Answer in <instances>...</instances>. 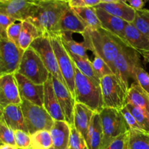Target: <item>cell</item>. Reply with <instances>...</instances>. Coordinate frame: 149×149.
Returning a JSON list of instances; mask_svg holds the SVG:
<instances>
[{
    "label": "cell",
    "mask_w": 149,
    "mask_h": 149,
    "mask_svg": "<svg viewBox=\"0 0 149 149\" xmlns=\"http://www.w3.org/2000/svg\"><path fill=\"white\" fill-rule=\"evenodd\" d=\"M81 36L87 50L93 52L95 57L102 58L113 74V63L125 42L102 27L95 29L87 28Z\"/></svg>",
    "instance_id": "cell-1"
},
{
    "label": "cell",
    "mask_w": 149,
    "mask_h": 149,
    "mask_svg": "<svg viewBox=\"0 0 149 149\" xmlns=\"http://www.w3.org/2000/svg\"><path fill=\"white\" fill-rule=\"evenodd\" d=\"M68 7H70L68 1L39 0L36 12L28 21L34 25L43 33L54 32Z\"/></svg>",
    "instance_id": "cell-2"
},
{
    "label": "cell",
    "mask_w": 149,
    "mask_h": 149,
    "mask_svg": "<svg viewBox=\"0 0 149 149\" xmlns=\"http://www.w3.org/2000/svg\"><path fill=\"white\" fill-rule=\"evenodd\" d=\"M75 101L100 113L104 109L100 84L88 78L75 65Z\"/></svg>",
    "instance_id": "cell-3"
},
{
    "label": "cell",
    "mask_w": 149,
    "mask_h": 149,
    "mask_svg": "<svg viewBox=\"0 0 149 149\" xmlns=\"http://www.w3.org/2000/svg\"><path fill=\"white\" fill-rule=\"evenodd\" d=\"M139 65H142L139 52L123 44L113 63V75L127 95L130 89L129 79H133L135 68Z\"/></svg>",
    "instance_id": "cell-4"
},
{
    "label": "cell",
    "mask_w": 149,
    "mask_h": 149,
    "mask_svg": "<svg viewBox=\"0 0 149 149\" xmlns=\"http://www.w3.org/2000/svg\"><path fill=\"white\" fill-rule=\"evenodd\" d=\"M103 128V140L100 149H106L111 143L130 131L122 111L104 108L100 113Z\"/></svg>",
    "instance_id": "cell-5"
},
{
    "label": "cell",
    "mask_w": 149,
    "mask_h": 149,
    "mask_svg": "<svg viewBox=\"0 0 149 149\" xmlns=\"http://www.w3.org/2000/svg\"><path fill=\"white\" fill-rule=\"evenodd\" d=\"M17 72L39 85H44L50 75L40 57L31 47L25 50Z\"/></svg>",
    "instance_id": "cell-6"
},
{
    "label": "cell",
    "mask_w": 149,
    "mask_h": 149,
    "mask_svg": "<svg viewBox=\"0 0 149 149\" xmlns=\"http://www.w3.org/2000/svg\"><path fill=\"white\" fill-rule=\"evenodd\" d=\"M49 35L61 74L68 90L75 99V66L74 62L64 47L60 35L54 32H50Z\"/></svg>",
    "instance_id": "cell-7"
},
{
    "label": "cell",
    "mask_w": 149,
    "mask_h": 149,
    "mask_svg": "<svg viewBox=\"0 0 149 149\" xmlns=\"http://www.w3.org/2000/svg\"><path fill=\"white\" fill-rule=\"evenodd\" d=\"M20 106L30 135L38 131H50L55 120L51 117L44 106L35 105L25 99H22Z\"/></svg>",
    "instance_id": "cell-8"
},
{
    "label": "cell",
    "mask_w": 149,
    "mask_h": 149,
    "mask_svg": "<svg viewBox=\"0 0 149 149\" xmlns=\"http://www.w3.org/2000/svg\"><path fill=\"white\" fill-rule=\"evenodd\" d=\"M100 87L104 108L122 111L126 106L127 95L113 74L103 77Z\"/></svg>",
    "instance_id": "cell-9"
},
{
    "label": "cell",
    "mask_w": 149,
    "mask_h": 149,
    "mask_svg": "<svg viewBox=\"0 0 149 149\" xmlns=\"http://www.w3.org/2000/svg\"><path fill=\"white\" fill-rule=\"evenodd\" d=\"M30 47H31L39 55L49 71V74L67 86L58 66L56 57L50 42L49 33H43L42 36L35 39L31 45Z\"/></svg>",
    "instance_id": "cell-10"
},
{
    "label": "cell",
    "mask_w": 149,
    "mask_h": 149,
    "mask_svg": "<svg viewBox=\"0 0 149 149\" xmlns=\"http://www.w3.org/2000/svg\"><path fill=\"white\" fill-rule=\"evenodd\" d=\"M24 52L7 38L0 39V76L15 74Z\"/></svg>",
    "instance_id": "cell-11"
},
{
    "label": "cell",
    "mask_w": 149,
    "mask_h": 149,
    "mask_svg": "<svg viewBox=\"0 0 149 149\" xmlns=\"http://www.w3.org/2000/svg\"><path fill=\"white\" fill-rule=\"evenodd\" d=\"M38 7V1L1 0L0 13L14 17L20 22L26 21L33 16Z\"/></svg>",
    "instance_id": "cell-12"
},
{
    "label": "cell",
    "mask_w": 149,
    "mask_h": 149,
    "mask_svg": "<svg viewBox=\"0 0 149 149\" xmlns=\"http://www.w3.org/2000/svg\"><path fill=\"white\" fill-rule=\"evenodd\" d=\"M21 103L15 74L0 76V109L10 105H20Z\"/></svg>",
    "instance_id": "cell-13"
},
{
    "label": "cell",
    "mask_w": 149,
    "mask_h": 149,
    "mask_svg": "<svg viewBox=\"0 0 149 149\" xmlns=\"http://www.w3.org/2000/svg\"><path fill=\"white\" fill-rule=\"evenodd\" d=\"M52 84L65 120L70 126H74L76 101L67 86L52 76Z\"/></svg>",
    "instance_id": "cell-14"
},
{
    "label": "cell",
    "mask_w": 149,
    "mask_h": 149,
    "mask_svg": "<svg viewBox=\"0 0 149 149\" xmlns=\"http://www.w3.org/2000/svg\"><path fill=\"white\" fill-rule=\"evenodd\" d=\"M15 77L21 98L37 106H43L44 85L36 84L17 72L15 74Z\"/></svg>",
    "instance_id": "cell-15"
},
{
    "label": "cell",
    "mask_w": 149,
    "mask_h": 149,
    "mask_svg": "<svg viewBox=\"0 0 149 149\" xmlns=\"http://www.w3.org/2000/svg\"><path fill=\"white\" fill-rule=\"evenodd\" d=\"M95 7L102 9L128 23H133L136 15V11L126 1L122 0H101L100 4Z\"/></svg>",
    "instance_id": "cell-16"
},
{
    "label": "cell",
    "mask_w": 149,
    "mask_h": 149,
    "mask_svg": "<svg viewBox=\"0 0 149 149\" xmlns=\"http://www.w3.org/2000/svg\"><path fill=\"white\" fill-rule=\"evenodd\" d=\"M96 14L101 24V27L110 32L114 36H117L127 45L125 39V27L127 24V22L122 19L109 14L102 9L94 7Z\"/></svg>",
    "instance_id": "cell-17"
},
{
    "label": "cell",
    "mask_w": 149,
    "mask_h": 149,
    "mask_svg": "<svg viewBox=\"0 0 149 149\" xmlns=\"http://www.w3.org/2000/svg\"><path fill=\"white\" fill-rule=\"evenodd\" d=\"M44 108L55 121H65L52 84V75H49L44 84Z\"/></svg>",
    "instance_id": "cell-18"
},
{
    "label": "cell",
    "mask_w": 149,
    "mask_h": 149,
    "mask_svg": "<svg viewBox=\"0 0 149 149\" xmlns=\"http://www.w3.org/2000/svg\"><path fill=\"white\" fill-rule=\"evenodd\" d=\"M86 29L87 26L70 7L62 15L54 33H77L82 34Z\"/></svg>",
    "instance_id": "cell-19"
},
{
    "label": "cell",
    "mask_w": 149,
    "mask_h": 149,
    "mask_svg": "<svg viewBox=\"0 0 149 149\" xmlns=\"http://www.w3.org/2000/svg\"><path fill=\"white\" fill-rule=\"evenodd\" d=\"M0 111V119H2L10 129L14 131L23 130L29 133L20 105H10Z\"/></svg>",
    "instance_id": "cell-20"
},
{
    "label": "cell",
    "mask_w": 149,
    "mask_h": 149,
    "mask_svg": "<svg viewBox=\"0 0 149 149\" xmlns=\"http://www.w3.org/2000/svg\"><path fill=\"white\" fill-rule=\"evenodd\" d=\"M49 132L53 143L51 149H68L71 126L65 121H55Z\"/></svg>",
    "instance_id": "cell-21"
},
{
    "label": "cell",
    "mask_w": 149,
    "mask_h": 149,
    "mask_svg": "<svg viewBox=\"0 0 149 149\" xmlns=\"http://www.w3.org/2000/svg\"><path fill=\"white\" fill-rule=\"evenodd\" d=\"M94 113L95 112L87 106L81 103H76L74 109V125L77 131L84 137L86 141Z\"/></svg>",
    "instance_id": "cell-22"
},
{
    "label": "cell",
    "mask_w": 149,
    "mask_h": 149,
    "mask_svg": "<svg viewBox=\"0 0 149 149\" xmlns=\"http://www.w3.org/2000/svg\"><path fill=\"white\" fill-rule=\"evenodd\" d=\"M125 39L127 45L138 52L149 51V36L140 31L132 23L126 25Z\"/></svg>",
    "instance_id": "cell-23"
},
{
    "label": "cell",
    "mask_w": 149,
    "mask_h": 149,
    "mask_svg": "<svg viewBox=\"0 0 149 149\" xmlns=\"http://www.w3.org/2000/svg\"><path fill=\"white\" fill-rule=\"evenodd\" d=\"M103 140V128L100 113H95L87 134V144L88 149H100Z\"/></svg>",
    "instance_id": "cell-24"
},
{
    "label": "cell",
    "mask_w": 149,
    "mask_h": 149,
    "mask_svg": "<svg viewBox=\"0 0 149 149\" xmlns=\"http://www.w3.org/2000/svg\"><path fill=\"white\" fill-rule=\"evenodd\" d=\"M127 103H132L139 106L149 113V94L138 83L133 82L130 87L127 97Z\"/></svg>",
    "instance_id": "cell-25"
},
{
    "label": "cell",
    "mask_w": 149,
    "mask_h": 149,
    "mask_svg": "<svg viewBox=\"0 0 149 149\" xmlns=\"http://www.w3.org/2000/svg\"><path fill=\"white\" fill-rule=\"evenodd\" d=\"M42 34L43 33L31 23L28 20L23 21L19 40V47L24 51L26 50L30 47L32 42Z\"/></svg>",
    "instance_id": "cell-26"
},
{
    "label": "cell",
    "mask_w": 149,
    "mask_h": 149,
    "mask_svg": "<svg viewBox=\"0 0 149 149\" xmlns=\"http://www.w3.org/2000/svg\"><path fill=\"white\" fill-rule=\"evenodd\" d=\"M61 38V41L64 47L66 50L71 52L72 53L81 57V58L89 59V56L87 54V47L84 42H77L73 39L72 33H58Z\"/></svg>",
    "instance_id": "cell-27"
},
{
    "label": "cell",
    "mask_w": 149,
    "mask_h": 149,
    "mask_svg": "<svg viewBox=\"0 0 149 149\" xmlns=\"http://www.w3.org/2000/svg\"><path fill=\"white\" fill-rule=\"evenodd\" d=\"M72 9L87 28L93 29L101 28V24L94 7H77Z\"/></svg>",
    "instance_id": "cell-28"
},
{
    "label": "cell",
    "mask_w": 149,
    "mask_h": 149,
    "mask_svg": "<svg viewBox=\"0 0 149 149\" xmlns=\"http://www.w3.org/2000/svg\"><path fill=\"white\" fill-rule=\"evenodd\" d=\"M68 52L71 58L72 59L74 65L84 75H85L86 77L91 79L94 80L96 82L100 84V79L97 76L96 73L95 72L93 66V62H91L90 59L81 58V57L78 56V55H75V54L72 53L69 51H68Z\"/></svg>",
    "instance_id": "cell-29"
},
{
    "label": "cell",
    "mask_w": 149,
    "mask_h": 149,
    "mask_svg": "<svg viewBox=\"0 0 149 149\" xmlns=\"http://www.w3.org/2000/svg\"><path fill=\"white\" fill-rule=\"evenodd\" d=\"M52 143L49 131H38L31 135L30 149H51Z\"/></svg>",
    "instance_id": "cell-30"
},
{
    "label": "cell",
    "mask_w": 149,
    "mask_h": 149,
    "mask_svg": "<svg viewBox=\"0 0 149 149\" xmlns=\"http://www.w3.org/2000/svg\"><path fill=\"white\" fill-rule=\"evenodd\" d=\"M129 149H149V132L130 130Z\"/></svg>",
    "instance_id": "cell-31"
},
{
    "label": "cell",
    "mask_w": 149,
    "mask_h": 149,
    "mask_svg": "<svg viewBox=\"0 0 149 149\" xmlns=\"http://www.w3.org/2000/svg\"><path fill=\"white\" fill-rule=\"evenodd\" d=\"M125 107L130 111L145 132H149V113L142 108L132 103H127Z\"/></svg>",
    "instance_id": "cell-32"
},
{
    "label": "cell",
    "mask_w": 149,
    "mask_h": 149,
    "mask_svg": "<svg viewBox=\"0 0 149 149\" xmlns=\"http://www.w3.org/2000/svg\"><path fill=\"white\" fill-rule=\"evenodd\" d=\"M132 24L140 31L149 36V10L143 9L136 11V15Z\"/></svg>",
    "instance_id": "cell-33"
},
{
    "label": "cell",
    "mask_w": 149,
    "mask_h": 149,
    "mask_svg": "<svg viewBox=\"0 0 149 149\" xmlns=\"http://www.w3.org/2000/svg\"><path fill=\"white\" fill-rule=\"evenodd\" d=\"M0 141L1 145H12L16 146L15 131L10 129L2 119H0Z\"/></svg>",
    "instance_id": "cell-34"
},
{
    "label": "cell",
    "mask_w": 149,
    "mask_h": 149,
    "mask_svg": "<svg viewBox=\"0 0 149 149\" xmlns=\"http://www.w3.org/2000/svg\"><path fill=\"white\" fill-rule=\"evenodd\" d=\"M69 147L73 149H88L86 140L77 131L74 125L71 126Z\"/></svg>",
    "instance_id": "cell-35"
},
{
    "label": "cell",
    "mask_w": 149,
    "mask_h": 149,
    "mask_svg": "<svg viewBox=\"0 0 149 149\" xmlns=\"http://www.w3.org/2000/svg\"><path fill=\"white\" fill-rule=\"evenodd\" d=\"M133 79L149 94V74L142 65H139L135 68Z\"/></svg>",
    "instance_id": "cell-36"
},
{
    "label": "cell",
    "mask_w": 149,
    "mask_h": 149,
    "mask_svg": "<svg viewBox=\"0 0 149 149\" xmlns=\"http://www.w3.org/2000/svg\"><path fill=\"white\" fill-rule=\"evenodd\" d=\"M93 66L95 72L96 73L100 79L106 76L113 74L109 65L102 58L98 57H95V59L93 62Z\"/></svg>",
    "instance_id": "cell-37"
},
{
    "label": "cell",
    "mask_w": 149,
    "mask_h": 149,
    "mask_svg": "<svg viewBox=\"0 0 149 149\" xmlns=\"http://www.w3.org/2000/svg\"><path fill=\"white\" fill-rule=\"evenodd\" d=\"M15 145L18 149H30L31 135L23 130L15 131Z\"/></svg>",
    "instance_id": "cell-38"
},
{
    "label": "cell",
    "mask_w": 149,
    "mask_h": 149,
    "mask_svg": "<svg viewBox=\"0 0 149 149\" xmlns=\"http://www.w3.org/2000/svg\"><path fill=\"white\" fill-rule=\"evenodd\" d=\"M22 25L23 22H17L13 24H12L10 27L8 28L7 31V39H10L11 42L15 44L17 46L19 47V40H20V32H21Z\"/></svg>",
    "instance_id": "cell-39"
},
{
    "label": "cell",
    "mask_w": 149,
    "mask_h": 149,
    "mask_svg": "<svg viewBox=\"0 0 149 149\" xmlns=\"http://www.w3.org/2000/svg\"><path fill=\"white\" fill-rule=\"evenodd\" d=\"M16 21L17 20L14 17L7 15L4 13H0V39L7 38V29Z\"/></svg>",
    "instance_id": "cell-40"
},
{
    "label": "cell",
    "mask_w": 149,
    "mask_h": 149,
    "mask_svg": "<svg viewBox=\"0 0 149 149\" xmlns=\"http://www.w3.org/2000/svg\"><path fill=\"white\" fill-rule=\"evenodd\" d=\"M122 113L125 117V121L127 124L128 127L130 128V130H138V131H144L142 129L139 124L138 123L135 118L134 117L133 115L130 112V111L127 109L126 107L124 108L122 110Z\"/></svg>",
    "instance_id": "cell-41"
},
{
    "label": "cell",
    "mask_w": 149,
    "mask_h": 149,
    "mask_svg": "<svg viewBox=\"0 0 149 149\" xmlns=\"http://www.w3.org/2000/svg\"><path fill=\"white\" fill-rule=\"evenodd\" d=\"M129 132L115 139L106 149H129Z\"/></svg>",
    "instance_id": "cell-42"
},
{
    "label": "cell",
    "mask_w": 149,
    "mask_h": 149,
    "mask_svg": "<svg viewBox=\"0 0 149 149\" xmlns=\"http://www.w3.org/2000/svg\"><path fill=\"white\" fill-rule=\"evenodd\" d=\"M101 0H70L68 4L71 8L77 7H95L98 5Z\"/></svg>",
    "instance_id": "cell-43"
},
{
    "label": "cell",
    "mask_w": 149,
    "mask_h": 149,
    "mask_svg": "<svg viewBox=\"0 0 149 149\" xmlns=\"http://www.w3.org/2000/svg\"><path fill=\"white\" fill-rule=\"evenodd\" d=\"M127 2L135 11L143 10V8L144 7V4H145V1H143V0H129Z\"/></svg>",
    "instance_id": "cell-44"
},
{
    "label": "cell",
    "mask_w": 149,
    "mask_h": 149,
    "mask_svg": "<svg viewBox=\"0 0 149 149\" xmlns=\"http://www.w3.org/2000/svg\"><path fill=\"white\" fill-rule=\"evenodd\" d=\"M138 52L142 55L146 63H149V51H139Z\"/></svg>",
    "instance_id": "cell-45"
},
{
    "label": "cell",
    "mask_w": 149,
    "mask_h": 149,
    "mask_svg": "<svg viewBox=\"0 0 149 149\" xmlns=\"http://www.w3.org/2000/svg\"><path fill=\"white\" fill-rule=\"evenodd\" d=\"M0 149H18L17 146L12 145H1L0 146Z\"/></svg>",
    "instance_id": "cell-46"
},
{
    "label": "cell",
    "mask_w": 149,
    "mask_h": 149,
    "mask_svg": "<svg viewBox=\"0 0 149 149\" xmlns=\"http://www.w3.org/2000/svg\"><path fill=\"white\" fill-rule=\"evenodd\" d=\"M68 149H73V148H70V147H69V148H68Z\"/></svg>",
    "instance_id": "cell-47"
}]
</instances>
